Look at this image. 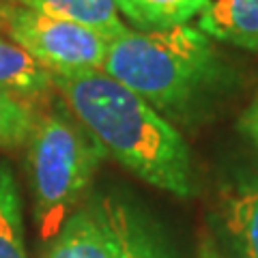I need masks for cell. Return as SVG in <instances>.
Instances as JSON below:
<instances>
[{"mask_svg":"<svg viewBox=\"0 0 258 258\" xmlns=\"http://www.w3.org/2000/svg\"><path fill=\"white\" fill-rule=\"evenodd\" d=\"M18 3L45 15H52V18L86 26L108 37L110 41L129 30L118 11L116 0H18Z\"/></svg>","mask_w":258,"mask_h":258,"instance_id":"8","label":"cell"},{"mask_svg":"<svg viewBox=\"0 0 258 258\" xmlns=\"http://www.w3.org/2000/svg\"><path fill=\"white\" fill-rule=\"evenodd\" d=\"M37 110L28 99L0 91V149H15L28 142Z\"/></svg>","mask_w":258,"mask_h":258,"instance_id":"13","label":"cell"},{"mask_svg":"<svg viewBox=\"0 0 258 258\" xmlns=\"http://www.w3.org/2000/svg\"><path fill=\"white\" fill-rule=\"evenodd\" d=\"M101 71L140 95L161 116L179 118L217 82L222 64L213 39L194 24H179L125 30L110 41Z\"/></svg>","mask_w":258,"mask_h":258,"instance_id":"2","label":"cell"},{"mask_svg":"<svg viewBox=\"0 0 258 258\" xmlns=\"http://www.w3.org/2000/svg\"><path fill=\"white\" fill-rule=\"evenodd\" d=\"M196 28L213 41L258 52V0H209Z\"/></svg>","mask_w":258,"mask_h":258,"instance_id":"6","label":"cell"},{"mask_svg":"<svg viewBox=\"0 0 258 258\" xmlns=\"http://www.w3.org/2000/svg\"><path fill=\"white\" fill-rule=\"evenodd\" d=\"M0 91L32 99L54 91L52 74L18 43L0 37Z\"/></svg>","mask_w":258,"mask_h":258,"instance_id":"9","label":"cell"},{"mask_svg":"<svg viewBox=\"0 0 258 258\" xmlns=\"http://www.w3.org/2000/svg\"><path fill=\"white\" fill-rule=\"evenodd\" d=\"M0 26L52 76H78L103 67L110 39L80 24L52 18L20 3L0 7Z\"/></svg>","mask_w":258,"mask_h":258,"instance_id":"4","label":"cell"},{"mask_svg":"<svg viewBox=\"0 0 258 258\" xmlns=\"http://www.w3.org/2000/svg\"><path fill=\"white\" fill-rule=\"evenodd\" d=\"M103 153L76 118L37 114L26 142V166L39 237L52 241L74 215L93 183Z\"/></svg>","mask_w":258,"mask_h":258,"instance_id":"3","label":"cell"},{"mask_svg":"<svg viewBox=\"0 0 258 258\" xmlns=\"http://www.w3.org/2000/svg\"><path fill=\"white\" fill-rule=\"evenodd\" d=\"M112 258H168L164 241L134 205L116 196H99L91 205Z\"/></svg>","mask_w":258,"mask_h":258,"instance_id":"5","label":"cell"},{"mask_svg":"<svg viewBox=\"0 0 258 258\" xmlns=\"http://www.w3.org/2000/svg\"><path fill=\"white\" fill-rule=\"evenodd\" d=\"M45 258H112L91 207H80L52 239Z\"/></svg>","mask_w":258,"mask_h":258,"instance_id":"10","label":"cell"},{"mask_svg":"<svg viewBox=\"0 0 258 258\" xmlns=\"http://www.w3.org/2000/svg\"><path fill=\"white\" fill-rule=\"evenodd\" d=\"M198 258H226V256L222 254V249L217 247V243L211 237H203L198 247Z\"/></svg>","mask_w":258,"mask_h":258,"instance_id":"15","label":"cell"},{"mask_svg":"<svg viewBox=\"0 0 258 258\" xmlns=\"http://www.w3.org/2000/svg\"><path fill=\"white\" fill-rule=\"evenodd\" d=\"M239 127H241V132H243L247 138L256 144V149H258V99H254L252 106H249L243 112V114H241Z\"/></svg>","mask_w":258,"mask_h":258,"instance_id":"14","label":"cell"},{"mask_svg":"<svg viewBox=\"0 0 258 258\" xmlns=\"http://www.w3.org/2000/svg\"><path fill=\"white\" fill-rule=\"evenodd\" d=\"M209 0H116L120 15L136 30L189 24Z\"/></svg>","mask_w":258,"mask_h":258,"instance_id":"12","label":"cell"},{"mask_svg":"<svg viewBox=\"0 0 258 258\" xmlns=\"http://www.w3.org/2000/svg\"><path fill=\"white\" fill-rule=\"evenodd\" d=\"M222 226L239 258H258V183L226 191L220 203Z\"/></svg>","mask_w":258,"mask_h":258,"instance_id":"7","label":"cell"},{"mask_svg":"<svg viewBox=\"0 0 258 258\" xmlns=\"http://www.w3.org/2000/svg\"><path fill=\"white\" fill-rule=\"evenodd\" d=\"M0 258H28L20 185L9 161L0 159Z\"/></svg>","mask_w":258,"mask_h":258,"instance_id":"11","label":"cell"},{"mask_svg":"<svg viewBox=\"0 0 258 258\" xmlns=\"http://www.w3.org/2000/svg\"><path fill=\"white\" fill-rule=\"evenodd\" d=\"M52 80L71 116L103 155L161 191L194 196L196 181L187 142L151 103L101 69Z\"/></svg>","mask_w":258,"mask_h":258,"instance_id":"1","label":"cell"}]
</instances>
